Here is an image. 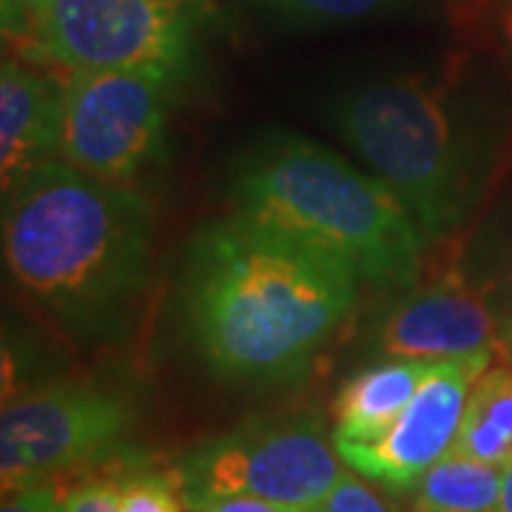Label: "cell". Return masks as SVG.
<instances>
[{
    "label": "cell",
    "mask_w": 512,
    "mask_h": 512,
    "mask_svg": "<svg viewBox=\"0 0 512 512\" xmlns=\"http://www.w3.org/2000/svg\"><path fill=\"white\" fill-rule=\"evenodd\" d=\"M333 433L316 413H288L242 421L197 444L177 464L185 498L254 495L296 510L313 507L345 473Z\"/></svg>",
    "instance_id": "obj_6"
},
{
    "label": "cell",
    "mask_w": 512,
    "mask_h": 512,
    "mask_svg": "<svg viewBox=\"0 0 512 512\" xmlns=\"http://www.w3.org/2000/svg\"><path fill=\"white\" fill-rule=\"evenodd\" d=\"M333 126L359 160L404 202L427 242L473 214L495 160L493 126L441 74H393L353 86Z\"/></svg>",
    "instance_id": "obj_4"
},
{
    "label": "cell",
    "mask_w": 512,
    "mask_h": 512,
    "mask_svg": "<svg viewBox=\"0 0 512 512\" xmlns=\"http://www.w3.org/2000/svg\"><path fill=\"white\" fill-rule=\"evenodd\" d=\"M359 282L348 262L234 211L188 245L185 328L220 379L296 382L345 325Z\"/></svg>",
    "instance_id": "obj_1"
},
{
    "label": "cell",
    "mask_w": 512,
    "mask_h": 512,
    "mask_svg": "<svg viewBox=\"0 0 512 512\" xmlns=\"http://www.w3.org/2000/svg\"><path fill=\"white\" fill-rule=\"evenodd\" d=\"M313 512H399L382 495L362 481L356 470H345L330 493L313 507Z\"/></svg>",
    "instance_id": "obj_17"
},
{
    "label": "cell",
    "mask_w": 512,
    "mask_h": 512,
    "mask_svg": "<svg viewBox=\"0 0 512 512\" xmlns=\"http://www.w3.org/2000/svg\"><path fill=\"white\" fill-rule=\"evenodd\" d=\"M0 512H63V495L57 493L52 481L20 487L12 493H3Z\"/></svg>",
    "instance_id": "obj_21"
},
{
    "label": "cell",
    "mask_w": 512,
    "mask_h": 512,
    "mask_svg": "<svg viewBox=\"0 0 512 512\" xmlns=\"http://www.w3.org/2000/svg\"><path fill=\"white\" fill-rule=\"evenodd\" d=\"M504 316L467 274L416 285L379 316L373 350L384 359H456L501 348Z\"/></svg>",
    "instance_id": "obj_10"
},
{
    "label": "cell",
    "mask_w": 512,
    "mask_h": 512,
    "mask_svg": "<svg viewBox=\"0 0 512 512\" xmlns=\"http://www.w3.org/2000/svg\"><path fill=\"white\" fill-rule=\"evenodd\" d=\"M498 353H501L507 362H512V322H504V336H501V348H498Z\"/></svg>",
    "instance_id": "obj_23"
},
{
    "label": "cell",
    "mask_w": 512,
    "mask_h": 512,
    "mask_svg": "<svg viewBox=\"0 0 512 512\" xmlns=\"http://www.w3.org/2000/svg\"><path fill=\"white\" fill-rule=\"evenodd\" d=\"M205 0H3L6 35L66 72L165 66L180 72Z\"/></svg>",
    "instance_id": "obj_5"
},
{
    "label": "cell",
    "mask_w": 512,
    "mask_h": 512,
    "mask_svg": "<svg viewBox=\"0 0 512 512\" xmlns=\"http://www.w3.org/2000/svg\"><path fill=\"white\" fill-rule=\"evenodd\" d=\"M453 453L495 467L512 461V362L490 365L473 384Z\"/></svg>",
    "instance_id": "obj_13"
},
{
    "label": "cell",
    "mask_w": 512,
    "mask_h": 512,
    "mask_svg": "<svg viewBox=\"0 0 512 512\" xmlns=\"http://www.w3.org/2000/svg\"><path fill=\"white\" fill-rule=\"evenodd\" d=\"M66 80L37 72L20 60L0 69V174L3 191L35 168L60 157Z\"/></svg>",
    "instance_id": "obj_11"
},
{
    "label": "cell",
    "mask_w": 512,
    "mask_h": 512,
    "mask_svg": "<svg viewBox=\"0 0 512 512\" xmlns=\"http://www.w3.org/2000/svg\"><path fill=\"white\" fill-rule=\"evenodd\" d=\"M279 18L296 26H342L382 15L404 0H265Z\"/></svg>",
    "instance_id": "obj_15"
},
{
    "label": "cell",
    "mask_w": 512,
    "mask_h": 512,
    "mask_svg": "<svg viewBox=\"0 0 512 512\" xmlns=\"http://www.w3.org/2000/svg\"><path fill=\"white\" fill-rule=\"evenodd\" d=\"M478 285L493 299V305L504 316V322H512V231L504 242V248H501V254L495 256V271L490 274V279H481Z\"/></svg>",
    "instance_id": "obj_20"
},
{
    "label": "cell",
    "mask_w": 512,
    "mask_h": 512,
    "mask_svg": "<svg viewBox=\"0 0 512 512\" xmlns=\"http://www.w3.org/2000/svg\"><path fill=\"white\" fill-rule=\"evenodd\" d=\"M501 32H504L507 43L512 46V0L504 3V12H501Z\"/></svg>",
    "instance_id": "obj_24"
},
{
    "label": "cell",
    "mask_w": 512,
    "mask_h": 512,
    "mask_svg": "<svg viewBox=\"0 0 512 512\" xmlns=\"http://www.w3.org/2000/svg\"><path fill=\"white\" fill-rule=\"evenodd\" d=\"M165 66L66 74L60 157L83 174L128 183L163 148L174 77Z\"/></svg>",
    "instance_id": "obj_8"
},
{
    "label": "cell",
    "mask_w": 512,
    "mask_h": 512,
    "mask_svg": "<svg viewBox=\"0 0 512 512\" xmlns=\"http://www.w3.org/2000/svg\"><path fill=\"white\" fill-rule=\"evenodd\" d=\"M117 512H185L183 478L174 470H140L120 478Z\"/></svg>",
    "instance_id": "obj_16"
},
{
    "label": "cell",
    "mask_w": 512,
    "mask_h": 512,
    "mask_svg": "<svg viewBox=\"0 0 512 512\" xmlns=\"http://www.w3.org/2000/svg\"><path fill=\"white\" fill-rule=\"evenodd\" d=\"M3 197L6 268L57 319L103 330L143 291L154 234L140 191L52 160Z\"/></svg>",
    "instance_id": "obj_2"
},
{
    "label": "cell",
    "mask_w": 512,
    "mask_h": 512,
    "mask_svg": "<svg viewBox=\"0 0 512 512\" xmlns=\"http://www.w3.org/2000/svg\"><path fill=\"white\" fill-rule=\"evenodd\" d=\"M185 512H305L276 504L254 495H191L185 498Z\"/></svg>",
    "instance_id": "obj_19"
},
{
    "label": "cell",
    "mask_w": 512,
    "mask_h": 512,
    "mask_svg": "<svg viewBox=\"0 0 512 512\" xmlns=\"http://www.w3.org/2000/svg\"><path fill=\"white\" fill-rule=\"evenodd\" d=\"M495 350L439 359L393 427L367 444H336L342 461L390 493H407L456 444L467 396Z\"/></svg>",
    "instance_id": "obj_9"
},
{
    "label": "cell",
    "mask_w": 512,
    "mask_h": 512,
    "mask_svg": "<svg viewBox=\"0 0 512 512\" xmlns=\"http://www.w3.org/2000/svg\"><path fill=\"white\" fill-rule=\"evenodd\" d=\"M501 493V467L447 453L407 490L410 512H493Z\"/></svg>",
    "instance_id": "obj_14"
},
{
    "label": "cell",
    "mask_w": 512,
    "mask_h": 512,
    "mask_svg": "<svg viewBox=\"0 0 512 512\" xmlns=\"http://www.w3.org/2000/svg\"><path fill=\"white\" fill-rule=\"evenodd\" d=\"M117 493H120V481L111 478L83 481L63 495V512H117Z\"/></svg>",
    "instance_id": "obj_18"
},
{
    "label": "cell",
    "mask_w": 512,
    "mask_h": 512,
    "mask_svg": "<svg viewBox=\"0 0 512 512\" xmlns=\"http://www.w3.org/2000/svg\"><path fill=\"white\" fill-rule=\"evenodd\" d=\"M439 359H384L353 373L333 399V441L367 444L384 436Z\"/></svg>",
    "instance_id": "obj_12"
},
{
    "label": "cell",
    "mask_w": 512,
    "mask_h": 512,
    "mask_svg": "<svg viewBox=\"0 0 512 512\" xmlns=\"http://www.w3.org/2000/svg\"><path fill=\"white\" fill-rule=\"evenodd\" d=\"M493 512H512V461L501 467V493Z\"/></svg>",
    "instance_id": "obj_22"
},
{
    "label": "cell",
    "mask_w": 512,
    "mask_h": 512,
    "mask_svg": "<svg viewBox=\"0 0 512 512\" xmlns=\"http://www.w3.org/2000/svg\"><path fill=\"white\" fill-rule=\"evenodd\" d=\"M137 410L123 393L97 384L55 382L3 402V493L74 473L126 447Z\"/></svg>",
    "instance_id": "obj_7"
},
{
    "label": "cell",
    "mask_w": 512,
    "mask_h": 512,
    "mask_svg": "<svg viewBox=\"0 0 512 512\" xmlns=\"http://www.w3.org/2000/svg\"><path fill=\"white\" fill-rule=\"evenodd\" d=\"M234 211L268 222L348 262L362 282L413 288L427 239L404 202L370 168L293 131H265L239 154Z\"/></svg>",
    "instance_id": "obj_3"
}]
</instances>
